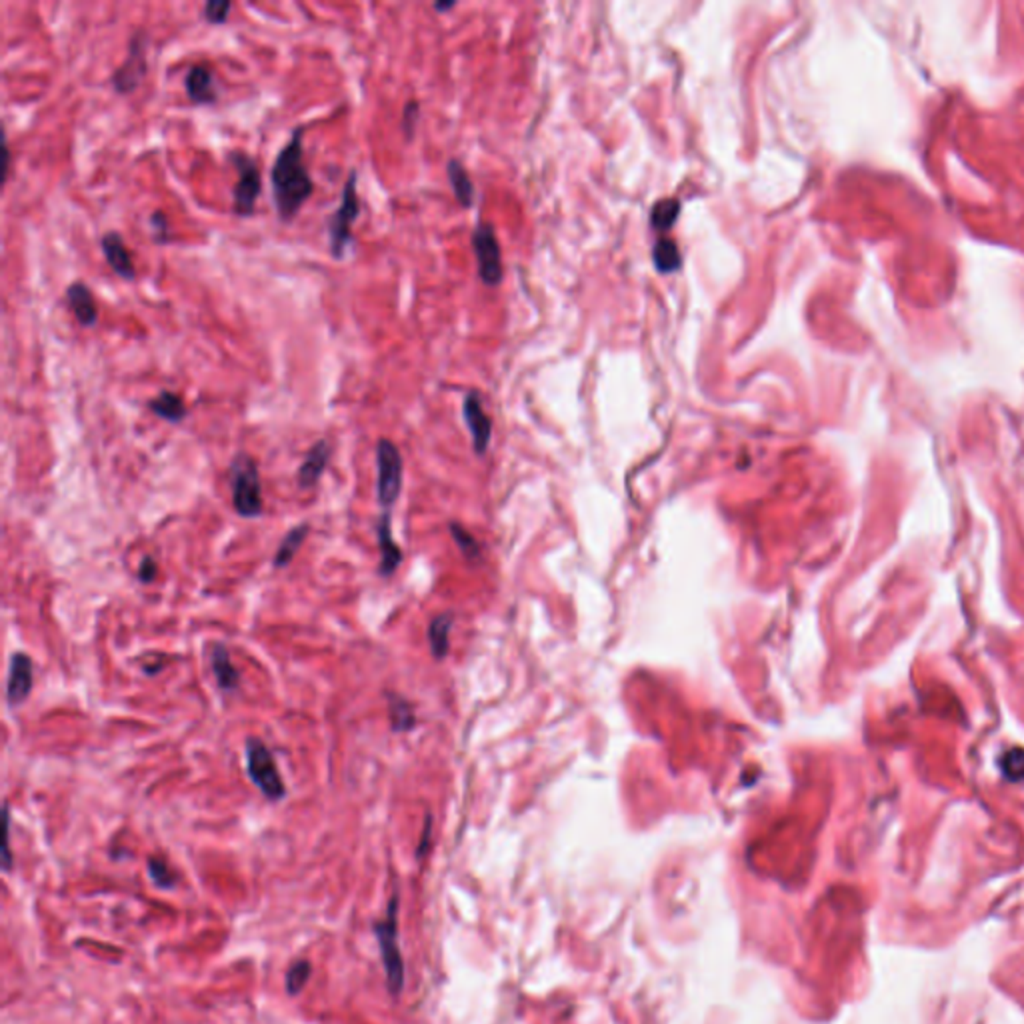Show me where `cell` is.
Masks as SVG:
<instances>
[{"instance_id": "cell-22", "label": "cell", "mask_w": 1024, "mask_h": 1024, "mask_svg": "<svg viewBox=\"0 0 1024 1024\" xmlns=\"http://www.w3.org/2000/svg\"><path fill=\"white\" fill-rule=\"evenodd\" d=\"M309 530H311V527L304 522V525H298V527L292 528L290 533H287V536L282 538L279 550H276V557H274L276 568H284V566L290 565L292 558H295V554L298 552L300 546H303L306 535H309Z\"/></svg>"}, {"instance_id": "cell-12", "label": "cell", "mask_w": 1024, "mask_h": 1024, "mask_svg": "<svg viewBox=\"0 0 1024 1024\" xmlns=\"http://www.w3.org/2000/svg\"><path fill=\"white\" fill-rule=\"evenodd\" d=\"M463 414H465L466 427H468V430H471L473 446H474L476 454H484L489 449V443H490L492 425H490V419L487 417V412H484L481 397L476 395V392H468L466 395L465 404H463Z\"/></svg>"}, {"instance_id": "cell-2", "label": "cell", "mask_w": 1024, "mask_h": 1024, "mask_svg": "<svg viewBox=\"0 0 1024 1024\" xmlns=\"http://www.w3.org/2000/svg\"><path fill=\"white\" fill-rule=\"evenodd\" d=\"M376 943H379L381 960L387 973V989L392 997H400L404 989V960L398 949V897L389 900L387 916L373 925Z\"/></svg>"}, {"instance_id": "cell-10", "label": "cell", "mask_w": 1024, "mask_h": 1024, "mask_svg": "<svg viewBox=\"0 0 1024 1024\" xmlns=\"http://www.w3.org/2000/svg\"><path fill=\"white\" fill-rule=\"evenodd\" d=\"M184 90H187L190 103L198 106L214 104L220 95L217 79H214L209 65H195L189 68L187 76H184Z\"/></svg>"}, {"instance_id": "cell-27", "label": "cell", "mask_w": 1024, "mask_h": 1024, "mask_svg": "<svg viewBox=\"0 0 1024 1024\" xmlns=\"http://www.w3.org/2000/svg\"><path fill=\"white\" fill-rule=\"evenodd\" d=\"M233 11V3L230 0H211L203 6V19L209 25H225L228 20V14Z\"/></svg>"}, {"instance_id": "cell-20", "label": "cell", "mask_w": 1024, "mask_h": 1024, "mask_svg": "<svg viewBox=\"0 0 1024 1024\" xmlns=\"http://www.w3.org/2000/svg\"><path fill=\"white\" fill-rule=\"evenodd\" d=\"M446 174H449V182H450V189L454 192V198L458 200L460 206H468L473 204L474 200V184L471 181V176H468L466 168L458 163L457 158H452L449 166H446Z\"/></svg>"}, {"instance_id": "cell-17", "label": "cell", "mask_w": 1024, "mask_h": 1024, "mask_svg": "<svg viewBox=\"0 0 1024 1024\" xmlns=\"http://www.w3.org/2000/svg\"><path fill=\"white\" fill-rule=\"evenodd\" d=\"M379 546H381V566H379L381 574L390 576L397 571L400 562H403V550L398 549L395 538H392L389 514H382L379 522Z\"/></svg>"}, {"instance_id": "cell-11", "label": "cell", "mask_w": 1024, "mask_h": 1024, "mask_svg": "<svg viewBox=\"0 0 1024 1024\" xmlns=\"http://www.w3.org/2000/svg\"><path fill=\"white\" fill-rule=\"evenodd\" d=\"M100 249H103L106 263H109L114 274L120 276V279H125V281L136 279V266H135L133 254H130V250L127 249L125 238H122L120 233H117V230H109V233H104L103 238H100Z\"/></svg>"}, {"instance_id": "cell-8", "label": "cell", "mask_w": 1024, "mask_h": 1024, "mask_svg": "<svg viewBox=\"0 0 1024 1024\" xmlns=\"http://www.w3.org/2000/svg\"><path fill=\"white\" fill-rule=\"evenodd\" d=\"M376 466H379V503L392 506L403 490V457L389 438L376 443Z\"/></svg>"}, {"instance_id": "cell-9", "label": "cell", "mask_w": 1024, "mask_h": 1024, "mask_svg": "<svg viewBox=\"0 0 1024 1024\" xmlns=\"http://www.w3.org/2000/svg\"><path fill=\"white\" fill-rule=\"evenodd\" d=\"M473 250L479 263V274L484 284L497 287L503 281V258H500V244L497 241L495 228L482 222L473 233Z\"/></svg>"}, {"instance_id": "cell-32", "label": "cell", "mask_w": 1024, "mask_h": 1024, "mask_svg": "<svg viewBox=\"0 0 1024 1024\" xmlns=\"http://www.w3.org/2000/svg\"><path fill=\"white\" fill-rule=\"evenodd\" d=\"M12 868V852H11V811L9 805H4V844H3V870L11 873Z\"/></svg>"}, {"instance_id": "cell-14", "label": "cell", "mask_w": 1024, "mask_h": 1024, "mask_svg": "<svg viewBox=\"0 0 1024 1024\" xmlns=\"http://www.w3.org/2000/svg\"><path fill=\"white\" fill-rule=\"evenodd\" d=\"M66 306L68 311L73 312V317L76 319V322L82 328H92L98 322V309H96V300L92 296V290L87 287V284L76 281L73 284H68L66 289Z\"/></svg>"}, {"instance_id": "cell-35", "label": "cell", "mask_w": 1024, "mask_h": 1024, "mask_svg": "<svg viewBox=\"0 0 1024 1024\" xmlns=\"http://www.w3.org/2000/svg\"><path fill=\"white\" fill-rule=\"evenodd\" d=\"M3 158H4L3 182H6V181L11 179V165H12V155H11V144H9V141H4V144H3Z\"/></svg>"}, {"instance_id": "cell-3", "label": "cell", "mask_w": 1024, "mask_h": 1024, "mask_svg": "<svg viewBox=\"0 0 1024 1024\" xmlns=\"http://www.w3.org/2000/svg\"><path fill=\"white\" fill-rule=\"evenodd\" d=\"M230 484L233 503L243 519H257L263 512V487H260L258 465L250 454H236L230 465Z\"/></svg>"}, {"instance_id": "cell-1", "label": "cell", "mask_w": 1024, "mask_h": 1024, "mask_svg": "<svg viewBox=\"0 0 1024 1024\" xmlns=\"http://www.w3.org/2000/svg\"><path fill=\"white\" fill-rule=\"evenodd\" d=\"M304 127L292 130L271 168L273 203L282 222L295 220L314 190L312 176L304 163Z\"/></svg>"}, {"instance_id": "cell-34", "label": "cell", "mask_w": 1024, "mask_h": 1024, "mask_svg": "<svg viewBox=\"0 0 1024 1024\" xmlns=\"http://www.w3.org/2000/svg\"><path fill=\"white\" fill-rule=\"evenodd\" d=\"M430 830H433V819H430V814H428V816H427V825H425V833H422V836H420V844H419V851H417V857H419V858L425 857V852L428 851Z\"/></svg>"}, {"instance_id": "cell-25", "label": "cell", "mask_w": 1024, "mask_h": 1024, "mask_svg": "<svg viewBox=\"0 0 1024 1024\" xmlns=\"http://www.w3.org/2000/svg\"><path fill=\"white\" fill-rule=\"evenodd\" d=\"M679 214H681L679 200L665 198V200H658V203L652 206L651 222L657 230H668V228H673L676 219H679Z\"/></svg>"}, {"instance_id": "cell-6", "label": "cell", "mask_w": 1024, "mask_h": 1024, "mask_svg": "<svg viewBox=\"0 0 1024 1024\" xmlns=\"http://www.w3.org/2000/svg\"><path fill=\"white\" fill-rule=\"evenodd\" d=\"M230 165L236 171V182L233 189V209L238 217L249 219L254 214V206L263 190V176H260V166L250 155L243 150L228 152Z\"/></svg>"}, {"instance_id": "cell-24", "label": "cell", "mask_w": 1024, "mask_h": 1024, "mask_svg": "<svg viewBox=\"0 0 1024 1024\" xmlns=\"http://www.w3.org/2000/svg\"><path fill=\"white\" fill-rule=\"evenodd\" d=\"M311 974H312L311 960L298 959V960L292 962L287 970V974H284V990H287V995L298 997L300 992L304 990L306 984H309Z\"/></svg>"}, {"instance_id": "cell-21", "label": "cell", "mask_w": 1024, "mask_h": 1024, "mask_svg": "<svg viewBox=\"0 0 1024 1024\" xmlns=\"http://www.w3.org/2000/svg\"><path fill=\"white\" fill-rule=\"evenodd\" d=\"M652 260L654 266H657L658 273L662 274H671L674 271H679L682 265L679 246H676V243L671 241V238H660V241L654 244Z\"/></svg>"}, {"instance_id": "cell-36", "label": "cell", "mask_w": 1024, "mask_h": 1024, "mask_svg": "<svg viewBox=\"0 0 1024 1024\" xmlns=\"http://www.w3.org/2000/svg\"><path fill=\"white\" fill-rule=\"evenodd\" d=\"M450 9H454V3H436V4H435V11H436V12H446V11H450Z\"/></svg>"}, {"instance_id": "cell-29", "label": "cell", "mask_w": 1024, "mask_h": 1024, "mask_svg": "<svg viewBox=\"0 0 1024 1024\" xmlns=\"http://www.w3.org/2000/svg\"><path fill=\"white\" fill-rule=\"evenodd\" d=\"M419 119H420V104L417 100H408L403 109V119H400V128H403L406 141H412L414 133H417Z\"/></svg>"}, {"instance_id": "cell-23", "label": "cell", "mask_w": 1024, "mask_h": 1024, "mask_svg": "<svg viewBox=\"0 0 1024 1024\" xmlns=\"http://www.w3.org/2000/svg\"><path fill=\"white\" fill-rule=\"evenodd\" d=\"M389 716L395 733H406V730H412L414 725H417V716L412 712L411 703H406L398 695H389Z\"/></svg>"}, {"instance_id": "cell-16", "label": "cell", "mask_w": 1024, "mask_h": 1024, "mask_svg": "<svg viewBox=\"0 0 1024 1024\" xmlns=\"http://www.w3.org/2000/svg\"><path fill=\"white\" fill-rule=\"evenodd\" d=\"M209 658L212 674L214 679H217L219 687L225 692H235L238 689V684H241V674H238L233 660H230L227 646L219 643L212 644L209 651Z\"/></svg>"}, {"instance_id": "cell-18", "label": "cell", "mask_w": 1024, "mask_h": 1024, "mask_svg": "<svg viewBox=\"0 0 1024 1024\" xmlns=\"http://www.w3.org/2000/svg\"><path fill=\"white\" fill-rule=\"evenodd\" d=\"M149 408L152 412L157 414L158 419H163L166 422H182L187 419V404H184V400L181 398V395H176L173 390H160L155 398L149 400Z\"/></svg>"}, {"instance_id": "cell-4", "label": "cell", "mask_w": 1024, "mask_h": 1024, "mask_svg": "<svg viewBox=\"0 0 1024 1024\" xmlns=\"http://www.w3.org/2000/svg\"><path fill=\"white\" fill-rule=\"evenodd\" d=\"M357 184L358 174L357 171H350L349 179L344 182L341 204H338V209L333 212V217L328 219L330 254H333V258L336 260H343L346 250H349L350 244L354 243L352 225L357 222L360 214V198Z\"/></svg>"}, {"instance_id": "cell-19", "label": "cell", "mask_w": 1024, "mask_h": 1024, "mask_svg": "<svg viewBox=\"0 0 1024 1024\" xmlns=\"http://www.w3.org/2000/svg\"><path fill=\"white\" fill-rule=\"evenodd\" d=\"M452 622H454L452 614L444 612V614H438V617L428 625L430 652H433V657L438 660H443L446 654H449Z\"/></svg>"}, {"instance_id": "cell-15", "label": "cell", "mask_w": 1024, "mask_h": 1024, "mask_svg": "<svg viewBox=\"0 0 1024 1024\" xmlns=\"http://www.w3.org/2000/svg\"><path fill=\"white\" fill-rule=\"evenodd\" d=\"M330 457H333V446H330L328 441L314 443L312 449L306 452L303 465H300V468H298V484L300 487L312 489L314 484L320 481L322 473L327 471V466L330 463Z\"/></svg>"}, {"instance_id": "cell-13", "label": "cell", "mask_w": 1024, "mask_h": 1024, "mask_svg": "<svg viewBox=\"0 0 1024 1024\" xmlns=\"http://www.w3.org/2000/svg\"><path fill=\"white\" fill-rule=\"evenodd\" d=\"M33 690V660L25 652L12 654L9 682H6V700L11 706H19L28 698Z\"/></svg>"}, {"instance_id": "cell-7", "label": "cell", "mask_w": 1024, "mask_h": 1024, "mask_svg": "<svg viewBox=\"0 0 1024 1024\" xmlns=\"http://www.w3.org/2000/svg\"><path fill=\"white\" fill-rule=\"evenodd\" d=\"M149 42L150 38L144 30H136L128 41L127 58L122 65L112 73L111 84L119 95H133V92L141 87L146 73H149Z\"/></svg>"}, {"instance_id": "cell-26", "label": "cell", "mask_w": 1024, "mask_h": 1024, "mask_svg": "<svg viewBox=\"0 0 1024 1024\" xmlns=\"http://www.w3.org/2000/svg\"><path fill=\"white\" fill-rule=\"evenodd\" d=\"M146 870H149V876L158 889L171 890L176 887V874L173 873V868L168 866V862L163 857H149V860H146Z\"/></svg>"}, {"instance_id": "cell-30", "label": "cell", "mask_w": 1024, "mask_h": 1024, "mask_svg": "<svg viewBox=\"0 0 1024 1024\" xmlns=\"http://www.w3.org/2000/svg\"><path fill=\"white\" fill-rule=\"evenodd\" d=\"M1000 765H1003V771L1008 779L1012 781L1024 779V751L1014 749L1011 752H1006Z\"/></svg>"}, {"instance_id": "cell-5", "label": "cell", "mask_w": 1024, "mask_h": 1024, "mask_svg": "<svg viewBox=\"0 0 1024 1024\" xmlns=\"http://www.w3.org/2000/svg\"><path fill=\"white\" fill-rule=\"evenodd\" d=\"M246 771L254 787H257L263 797L279 803L287 797V787L281 779L279 766H276L274 757L266 744L260 738H249L246 741Z\"/></svg>"}, {"instance_id": "cell-33", "label": "cell", "mask_w": 1024, "mask_h": 1024, "mask_svg": "<svg viewBox=\"0 0 1024 1024\" xmlns=\"http://www.w3.org/2000/svg\"><path fill=\"white\" fill-rule=\"evenodd\" d=\"M158 576V565L157 560L152 557H144L141 560V566H138V581L149 584L152 582Z\"/></svg>"}, {"instance_id": "cell-31", "label": "cell", "mask_w": 1024, "mask_h": 1024, "mask_svg": "<svg viewBox=\"0 0 1024 1024\" xmlns=\"http://www.w3.org/2000/svg\"><path fill=\"white\" fill-rule=\"evenodd\" d=\"M150 228L157 243L163 244L168 243V238H171V227H168V219L163 211H155L150 214Z\"/></svg>"}, {"instance_id": "cell-28", "label": "cell", "mask_w": 1024, "mask_h": 1024, "mask_svg": "<svg viewBox=\"0 0 1024 1024\" xmlns=\"http://www.w3.org/2000/svg\"><path fill=\"white\" fill-rule=\"evenodd\" d=\"M450 533H452L454 543L458 544V549L463 550V554H466L468 558H474V557H479V552H481L479 544H476L474 536H473L471 533H468L466 528H463V527H460V525H457V522H452V525H450Z\"/></svg>"}]
</instances>
